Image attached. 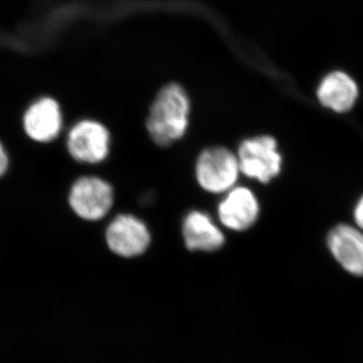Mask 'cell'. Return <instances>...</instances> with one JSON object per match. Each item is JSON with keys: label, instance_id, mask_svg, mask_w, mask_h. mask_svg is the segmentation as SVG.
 <instances>
[{"label": "cell", "instance_id": "obj_1", "mask_svg": "<svg viewBox=\"0 0 363 363\" xmlns=\"http://www.w3.org/2000/svg\"><path fill=\"white\" fill-rule=\"evenodd\" d=\"M190 102L181 86L162 88L150 107L147 133L161 147H168L185 135L189 124Z\"/></svg>", "mask_w": 363, "mask_h": 363}, {"label": "cell", "instance_id": "obj_2", "mask_svg": "<svg viewBox=\"0 0 363 363\" xmlns=\"http://www.w3.org/2000/svg\"><path fill=\"white\" fill-rule=\"evenodd\" d=\"M240 173L238 156L225 147L203 150L196 162V179L200 187L213 194L234 188Z\"/></svg>", "mask_w": 363, "mask_h": 363}, {"label": "cell", "instance_id": "obj_3", "mask_svg": "<svg viewBox=\"0 0 363 363\" xmlns=\"http://www.w3.org/2000/svg\"><path fill=\"white\" fill-rule=\"evenodd\" d=\"M240 173L267 184L281 173V156L272 136L262 135L245 140L238 149Z\"/></svg>", "mask_w": 363, "mask_h": 363}, {"label": "cell", "instance_id": "obj_4", "mask_svg": "<svg viewBox=\"0 0 363 363\" xmlns=\"http://www.w3.org/2000/svg\"><path fill=\"white\" fill-rule=\"evenodd\" d=\"M113 200L111 184L98 177H81L69 193V204L74 213L88 221L100 220L106 216Z\"/></svg>", "mask_w": 363, "mask_h": 363}, {"label": "cell", "instance_id": "obj_5", "mask_svg": "<svg viewBox=\"0 0 363 363\" xmlns=\"http://www.w3.org/2000/svg\"><path fill=\"white\" fill-rule=\"evenodd\" d=\"M111 135L104 124L82 121L71 128L67 138V149L75 161L84 164L104 162L109 154Z\"/></svg>", "mask_w": 363, "mask_h": 363}, {"label": "cell", "instance_id": "obj_6", "mask_svg": "<svg viewBox=\"0 0 363 363\" xmlns=\"http://www.w3.org/2000/svg\"><path fill=\"white\" fill-rule=\"evenodd\" d=\"M106 242L112 252L130 259L145 252L150 243V233L138 217L121 214L107 227Z\"/></svg>", "mask_w": 363, "mask_h": 363}, {"label": "cell", "instance_id": "obj_7", "mask_svg": "<svg viewBox=\"0 0 363 363\" xmlns=\"http://www.w3.org/2000/svg\"><path fill=\"white\" fill-rule=\"evenodd\" d=\"M23 123L26 135L33 142H52L63 128V116L58 102L50 97L40 98L26 109Z\"/></svg>", "mask_w": 363, "mask_h": 363}, {"label": "cell", "instance_id": "obj_8", "mask_svg": "<svg viewBox=\"0 0 363 363\" xmlns=\"http://www.w3.org/2000/svg\"><path fill=\"white\" fill-rule=\"evenodd\" d=\"M259 204L250 189L235 187L228 191L218 207L219 219L226 228L245 231L257 222Z\"/></svg>", "mask_w": 363, "mask_h": 363}, {"label": "cell", "instance_id": "obj_9", "mask_svg": "<svg viewBox=\"0 0 363 363\" xmlns=\"http://www.w3.org/2000/svg\"><path fill=\"white\" fill-rule=\"evenodd\" d=\"M328 245L344 269L363 276V231L350 225L335 227L329 234Z\"/></svg>", "mask_w": 363, "mask_h": 363}, {"label": "cell", "instance_id": "obj_10", "mask_svg": "<svg viewBox=\"0 0 363 363\" xmlns=\"http://www.w3.org/2000/svg\"><path fill=\"white\" fill-rule=\"evenodd\" d=\"M183 238L191 252H216L225 243V238L219 227L207 214L200 211H192L186 217Z\"/></svg>", "mask_w": 363, "mask_h": 363}, {"label": "cell", "instance_id": "obj_11", "mask_svg": "<svg viewBox=\"0 0 363 363\" xmlns=\"http://www.w3.org/2000/svg\"><path fill=\"white\" fill-rule=\"evenodd\" d=\"M320 104L331 111L346 112L354 106L358 96L355 81L344 72H333L320 83L317 90Z\"/></svg>", "mask_w": 363, "mask_h": 363}, {"label": "cell", "instance_id": "obj_12", "mask_svg": "<svg viewBox=\"0 0 363 363\" xmlns=\"http://www.w3.org/2000/svg\"><path fill=\"white\" fill-rule=\"evenodd\" d=\"M9 166V155H7L6 147L0 142V177L6 173Z\"/></svg>", "mask_w": 363, "mask_h": 363}, {"label": "cell", "instance_id": "obj_13", "mask_svg": "<svg viewBox=\"0 0 363 363\" xmlns=\"http://www.w3.org/2000/svg\"><path fill=\"white\" fill-rule=\"evenodd\" d=\"M354 218L358 228L363 231V197L357 203V208H355Z\"/></svg>", "mask_w": 363, "mask_h": 363}]
</instances>
